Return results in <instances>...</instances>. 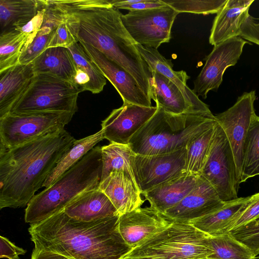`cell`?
Returning <instances> with one entry per match:
<instances>
[{
  "instance_id": "obj_1",
  "label": "cell",
  "mask_w": 259,
  "mask_h": 259,
  "mask_svg": "<svg viewBox=\"0 0 259 259\" xmlns=\"http://www.w3.org/2000/svg\"><path fill=\"white\" fill-rule=\"evenodd\" d=\"M119 215L89 222L76 220L61 211L28 232L34 248L69 259H120L132 248L119 230Z\"/></svg>"
},
{
  "instance_id": "obj_2",
  "label": "cell",
  "mask_w": 259,
  "mask_h": 259,
  "mask_svg": "<svg viewBox=\"0 0 259 259\" xmlns=\"http://www.w3.org/2000/svg\"><path fill=\"white\" fill-rule=\"evenodd\" d=\"M75 140L64 128L0 148V208L27 206Z\"/></svg>"
},
{
  "instance_id": "obj_3",
  "label": "cell",
  "mask_w": 259,
  "mask_h": 259,
  "mask_svg": "<svg viewBox=\"0 0 259 259\" xmlns=\"http://www.w3.org/2000/svg\"><path fill=\"white\" fill-rule=\"evenodd\" d=\"M157 107L154 115L128 142V145L136 154L161 155L186 148L216 122L212 114H173Z\"/></svg>"
},
{
  "instance_id": "obj_4",
  "label": "cell",
  "mask_w": 259,
  "mask_h": 259,
  "mask_svg": "<svg viewBox=\"0 0 259 259\" xmlns=\"http://www.w3.org/2000/svg\"><path fill=\"white\" fill-rule=\"evenodd\" d=\"M102 172L101 147L95 146L50 187L33 196L25 209V222H41L63 210L83 192L98 189Z\"/></svg>"
},
{
  "instance_id": "obj_5",
  "label": "cell",
  "mask_w": 259,
  "mask_h": 259,
  "mask_svg": "<svg viewBox=\"0 0 259 259\" xmlns=\"http://www.w3.org/2000/svg\"><path fill=\"white\" fill-rule=\"evenodd\" d=\"M208 235L189 223L175 221L170 226L133 247L120 259H199L212 253Z\"/></svg>"
},
{
  "instance_id": "obj_6",
  "label": "cell",
  "mask_w": 259,
  "mask_h": 259,
  "mask_svg": "<svg viewBox=\"0 0 259 259\" xmlns=\"http://www.w3.org/2000/svg\"><path fill=\"white\" fill-rule=\"evenodd\" d=\"M81 90L74 83L56 76L36 74L27 91L11 112H68L78 110Z\"/></svg>"
},
{
  "instance_id": "obj_7",
  "label": "cell",
  "mask_w": 259,
  "mask_h": 259,
  "mask_svg": "<svg viewBox=\"0 0 259 259\" xmlns=\"http://www.w3.org/2000/svg\"><path fill=\"white\" fill-rule=\"evenodd\" d=\"M74 114L68 112H10L0 117V148L11 149L64 129Z\"/></svg>"
},
{
  "instance_id": "obj_8",
  "label": "cell",
  "mask_w": 259,
  "mask_h": 259,
  "mask_svg": "<svg viewBox=\"0 0 259 259\" xmlns=\"http://www.w3.org/2000/svg\"><path fill=\"white\" fill-rule=\"evenodd\" d=\"M199 176L213 186L224 202L238 198L240 183L233 153L227 138L217 122L209 153Z\"/></svg>"
},
{
  "instance_id": "obj_9",
  "label": "cell",
  "mask_w": 259,
  "mask_h": 259,
  "mask_svg": "<svg viewBox=\"0 0 259 259\" xmlns=\"http://www.w3.org/2000/svg\"><path fill=\"white\" fill-rule=\"evenodd\" d=\"M178 13L168 6L129 11L121 14V19L126 31L137 44L157 49L168 42L171 30Z\"/></svg>"
},
{
  "instance_id": "obj_10",
  "label": "cell",
  "mask_w": 259,
  "mask_h": 259,
  "mask_svg": "<svg viewBox=\"0 0 259 259\" xmlns=\"http://www.w3.org/2000/svg\"><path fill=\"white\" fill-rule=\"evenodd\" d=\"M132 168L142 194L157 185L187 175L186 148L161 155L135 154L132 158Z\"/></svg>"
},
{
  "instance_id": "obj_11",
  "label": "cell",
  "mask_w": 259,
  "mask_h": 259,
  "mask_svg": "<svg viewBox=\"0 0 259 259\" xmlns=\"http://www.w3.org/2000/svg\"><path fill=\"white\" fill-rule=\"evenodd\" d=\"M255 91L245 92L232 107L214 115L215 121L223 129L231 147L240 183L244 143L252 118L255 114Z\"/></svg>"
},
{
  "instance_id": "obj_12",
  "label": "cell",
  "mask_w": 259,
  "mask_h": 259,
  "mask_svg": "<svg viewBox=\"0 0 259 259\" xmlns=\"http://www.w3.org/2000/svg\"><path fill=\"white\" fill-rule=\"evenodd\" d=\"M248 42L241 37H235L214 46L205 58V63L194 81L193 92L206 99L210 91H216L223 81L225 70L235 65Z\"/></svg>"
},
{
  "instance_id": "obj_13",
  "label": "cell",
  "mask_w": 259,
  "mask_h": 259,
  "mask_svg": "<svg viewBox=\"0 0 259 259\" xmlns=\"http://www.w3.org/2000/svg\"><path fill=\"white\" fill-rule=\"evenodd\" d=\"M157 107L123 103L102 121L104 139L110 143L127 145L131 139L154 115Z\"/></svg>"
},
{
  "instance_id": "obj_14",
  "label": "cell",
  "mask_w": 259,
  "mask_h": 259,
  "mask_svg": "<svg viewBox=\"0 0 259 259\" xmlns=\"http://www.w3.org/2000/svg\"><path fill=\"white\" fill-rule=\"evenodd\" d=\"M78 42L105 78L117 90L123 103L144 107L152 106L151 100L130 73L99 50L84 42Z\"/></svg>"
},
{
  "instance_id": "obj_15",
  "label": "cell",
  "mask_w": 259,
  "mask_h": 259,
  "mask_svg": "<svg viewBox=\"0 0 259 259\" xmlns=\"http://www.w3.org/2000/svg\"><path fill=\"white\" fill-rule=\"evenodd\" d=\"M175 220L150 206L139 207L119 218V232L132 248L162 232Z\"/></svg>"
},
{
  "instance_id": "obj_16",
  "label": "cell",
  "mask_w": 259,
  "mask_h": 259,
  "mask_svg": "<svg viewBox=\"0 0 259 259\" xmlns=\"http://www.w3.org/2000/svg\"><path fill=\"white\" fill-rule=\"evenodd\" d=\"M225 202L213 186L199 176L191 192L164 214L175 221L190 223L215 211Z\"/></svg>"
},
{
  "instance_id": "obj_17",
  "label": "cell",
  "mask_w": 259,
  "mask_h": 259,
  "mask_svg": "<svg viewBox=\"0 0 259 259\" xmlns=\"http://www.w3.org/2000/svg\"><path fill=\"white\" fill-rule=\"evenodd\" d=\"M136 47L148 65L151 72H156L164 75L179 89L193 112L212 114L208 105L203 102L187 85V81L190 76L186 71L174 70L171 60L165 58L157 49L137 44Z\"/></svg>"
},
{
  "instance_id": "obj_18",
  "label": "cell",
  "mask_w": 259,
  "mask_h": 259,
  "mask_svg": "<svg viewBox=\"0 0 259 259\" xmlns=\"http://www.w3.org/2000/svg\"><path fill=\"white\" fill-rule=\"evenodd\" d=\"M98 189L108 197L119 215L141 207L145 201L136 183L120 171L110 172L100 182Z\"/></svg>"
},
{
  "instance_id": "obj_19",
  "label": "cell",
  "mask_w": 259,
  "mask_h": 259,
  "mask_svg": "<svg viewBox=\"0 0 259 259\" xmlns=\"http://www.w3.org/2000/svg\"><path fill=\"white\" fill-rule=\"evenodd\" d=\"M253 0H227L217 14L210 30L209 42L215 46L230 38L239 36L241 27L249 15Z\"/></svg>"
},
{
  "instance_id": "obj_20",
  "label": "cell",
  "mask_w": 259,
  "mask_h": 259,
  "mask_svg": "<svg viewBox=\"0 0 259 259\" xmlns=\"http://www.w3.org/2000/svg\"><path fill=\"white\" fill-rule=\"evenodd\" d=\"M32 63L18 64L0 72V117L11 112L32 83Z\"/></svg>"
},
{
  "instance_id": "obj_21",
  "label": "cell",
  "mask_w": 259,
  "mask_h": 259,
  "mask_svg": "<svg viewBox=\"0 0 259 259\" xmlns=\"http://www.w3.org/2000/svg\"><path fill=\"white\" fill-rule=\"evenodd\" d=\"M64 211L69 217L83 222L119 215L108 197L99 189L81 194L65 207Z\"/></svg>"
},
{
  "instance_id": "obj_22",
  "label": "cell",
  "mask_w": 259,
  "mask_h": 259,
  "mask_svg": "<svg viewBox=\"0 0 259 259\" xmlns=\"http://www.w3.org/2000/svg\"><path fill=\"white\" fill-rule=\"evenodd\" d=\"M199 176L186 175L157 185L142 193L150 206L164 213L183 199L196 186Z\"/></svg>"
},
{
  "instance_id": "obj_23",
  "label": "cell",
  "mask_w": 259,
  "mask_h": 259,
  "mask_svg": "<svg viewBox=\"0 0 259 259\" xmlns=\"http://www.w3.org/2000/svg\"><path fill=\"white\" fill-rule=\"evenodd\" d=\"M32 63L35 74H49L74 83L76 73L75 64L67 48H48Z\"/></svg>"
},
{
  "instance_id": "obj_24",
  "label": "cell",
  "mask_w": 259,
  "mask_h": 259,
  "mask_svg": "<svg viewBox=\"0 0 259 259\" xmlns=\"http://www.w3.org/2000/svg\"><path fill=\"white\" fill-rule=\"evenodd\" d=\"M149 83L151 98L157 106L173 114L194 113L179 89L165 76L153 72Z\"/></svg>"
},
{
  "instance_id": "obj_25",
  "label": "cell",
  "mask_w": 259,
  "mask_h": 259,
  "mask_svg": "<svg viewBox=\"0 0 259 259\" xmlns=\"http://www.w3.org/2000/svg\"><path fill=\"white\" fill-rule=\"evenodd\" d=\"M46 4V0H0L1 33L23 27Z\"/></svg>"
},
{
  "instance_id": "obj_26",
  "label": "cell",
  "mask_w": 259,
  "mask_h": 259,
  "mask_svg": "<svg viewBox=\"0 0 259 259\" xmlns=\"http://www.w3.org/2000/svg\"><path fill=\"white\" fill-rule=\"evenodd\" d=\"M75 64L76 73L74 83L81 92L93 94L102 92L106 84L105 77L87 55L80 44L75 40L67 48Z\"/></svg>"
},
{
  "instance_id": "obj_27",
  "label": "cell",
  "mask_w": 259,
  "mask_h": 259,
  "mask_svg": "<svg viewBox=\"0 0 259 259\" xmlns=\"http://www.w3.org/2000/svg\"><path fill=\"white\" fill-rule=\"evenodd\" d=\"M250 198L251 196L238 197L226 202L215 211L189 223L208 236H214L226 233L229 226Z\"/></svg>"
},
{
  "instance_id": "obj_28",
  "label": "cell",
  "mask_w": 259,
  "mask_h": 259,
  "mask_svg": "<svg viewBox=\"0 0 259 259\" xmlns=\"http://www.w3.org/2000/svg\"><path fill=\"white\" fill-rule=\"evenodd\" d=\"M62 19L57 10L47 0L41 26L35 38L21 54L19 63L27 64L32 62L47 49L55 29Z\"/></svg>"
},
{
  "instance_id": "obj_29",
  "label": "cell",
  "mask_w": 259,
  "mask_h": 259,
  "mask_svg": "<svg viewBox=\"0 0 259 259\" xmlns=\"http://www.w3.org/2000/svg\"><path fill=\"white\" fill-rule=\"evenodd\" d=\"M103 139V131L101 129L94 134L76 140L49 175L42 187H50Z\"/></svg>"
},
{
  "instance_id": "obj_30",
  "label": "cell",
  "mask_w": 259,
  "mask_h": 259,
  "mask_svg": "<svg viewBox=\"0 0 259 259\" xmlns=\"http://www.w3.org/2000/svg\"><path fill=\"white\" fill-rule=\"evenodd\" d=\"M101 181L112 171L118 170L126 174L136 182L132 168V158L135 154L128 144L110 143L101 147Z\"/></svg>"
},
{
  "instance_id": "obj_31",
  "label": "cell",
  "mask_w": 259,
  "mask_h": 259,
  "mask_svg": "<svg viewBox=\"0 0 259 259\" xmlns=\"http://www.w3.org/2000/svg\"><path fill=\"white\" fill-rule=\"evenodd\" d=\"M206 244L212 253L207 257L213 259H254L255 255L246 246L229 233L208 236Z\"/></svg>"
},
{
  "instance_id": "obj_32",
  "label": "cell",
  "mask_w": 259,
  "mask_h": 259,
  "mask_svg": "<svg viewBox=\"0 0 259 259\" xmlns=\"http://www.w3.org/2000/svg\"><path fill=\"white\" fill-rule=\"evenodd\" d=\"M29 38V35L20 29L1 33L0 72L19 63L20 57Z\"/></svg>"
},
{
  "instance_id": "obj_33",
  "label": "cell",
  "mask_w": 259,
  "mask_h": 259,
  "mask_svg": "<svg viewBox=\"0 0 259 259\" xmlns=\"http://www.w3.org/2000/svg\"><path fill=\"white\" fill-rule=\"evenodd\" d=\"M259 175V116L254 114L243 146L240 184Z\"/></svg>"
},
{
  "instance_id": "obj_34",
  "label": "cell",
  "mask_w": 259,
  "mask_h": 259,
  "mask_svg": "<svg viewBox=\"0 0 259 259\" xmlns=\"http://www.w3.org/2000/svg\"><path fill=\"white\" fill-rule=\"evenodd\" d=\"M215 124L204 132L186 147L187 175L199 176L206 162L214 135Z\"/></svg>"
},
{
  "instance_id": "obj_35",
  "label": "cell",
  "mask_w": 259,
  "mask_h": 259,
  "mask_svg": "<svg viewBox=\"0 0 259 259\" xmlns=\"http://www.w3.org/2000/svg\"><path fill=\"white\" fill-rule=\"evenodd\" d=\"M162 2L174 9L179 14L189 13L207 15L218 13L225 5L227 0H161Z\"/></svg>"
},
{
  "instance_id": "obj_36",
  "label": "cell",
  "mask_w": 259,
  "mask_h": 259,
  "mask_svg": "<svg viewBox=\"0 0 259 259\" xmlns=\"http://www.w3.org/2000/svg\"><path fill=\"white\" fill-rule=\"evenodd\" d=\"M259 218V192L251 196L244 208L228 228L227 233L244 227Z\"/></svg>"
},
{
  "instance_id": "obj_37",
  "label": "cell",
  "mask_w": 259,
  "mask_h": 259,
  "mask_svg": "<svg viewBox=\"0 0 259 259\" xmlns=\"http://www.w3.org/2000/svg\"><path fill=\"white\" fill-rule=\"evenodd\" d=\"M248 247L255 256L259 254V225H250L229 232Z\"/></svg>"
},
{
  "instance_id": "obj_38",
  "label": "cell",
  "mask_w": 259,
  "mask_h": 259,
  "mask_svg": "<svg viewBox=\"0 0 259 259\" xmlns=\"http://www.w3.org/2000/svg\"><path fill=\"white\" fill-rule=\"evenodd\" d=\"M116 9L129 11L158 8L166 6L161 0H110Z\"/></svg>"
},
{
  "instance_id": "obj_39",
  "label": "cell",
  "mask_w": 259,
  "mask_h": 259,
  "mask_svg": "<svg viewBox=\"0 0 259 259\" xmlns=\"http://www.w3.org/2000/svg\"><path fill=\"white\" fill-rule=\"evenodd\" d=\"M62 19L55 29L47 49L58 47L67 48L76 40L70 31L66 21L62 17Z\"/></svg>"
},
{
  "instance_id": "obj_40",
  "label": "cell",
  "mask_w": 259,
  "mask_h": 259,
  "mask_svg": "<svg viewBox=\"0 0 259 259\" xmlns=\"http://www.w3.org/2000/svg\"><path fill=\"white\" fill-rule=\"evenodd\" d=\"M239 36L259 45V22L249 15L241 26Z\"/></svg>"
},
{
  "instance_id": "obj_41",
  "label": "cell",
  "mask_w": 259,
  "mask_h": 259,
  "mask_svg": "<svg viewBox=\"0 0 259 259\" xmlns=\"http://www.w3.org/2000/svg\"><path fill=\"white\" fill-rule=\"evenodd\" d=\"M0 257L8 259H20L19 255H24L26 250L15 245L7 238L0 236Z\"/></svg>"
},
{
  "instance_id": "obj_42",
  "label": "cell",
  "mask_w": 259,
  "mask_h": 259,
  "mask_svg": "<svg viewBox=\"0 0 259 259\" xmlns=\"http://www.w3.org/2000/svg\"><path fill=\"white\" fill-rule=\"evenodd\" d=\"M31 259H69L67 257L54 252L34 248Z\"/></svg>"
},
{
  "instance_id": "obj_43",
  "label": "cell",
  "mask_w": 259,
  "mask_h": 259,
  "mask_svg": "<svg viewBox=\"0 0 259 259\" xmlns=\"http://www.w3.org/2000/svg\"><path fill=\"white\" fill-rule=\"evenodd\" d=\"M250 225H255V226L259 225V218L257 220H256L254 222H253V223H252L251 224H250L247 226H250Z\"/></svg>"
},
{
  "instance_id": "obj_44",
  "label": "cell",
  "mask_w": 259,
  "mask_h": 259,
  "mask_svg": "<svg viewBox=\"0 0 259 259\" xmlns=\"http://www.w3.org/2000/svg\"><path fill=\"white\" fill-rule=\"evenodd\" d=\"M199 259H213V258H209V257H204V258H199Z\"/></svg>"
}]
</instances>
